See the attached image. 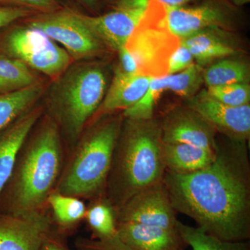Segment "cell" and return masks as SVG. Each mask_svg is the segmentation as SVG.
<instances>
[{
    "label": "cell",
    "instance_id": "obj_1",
    "mask_svg": "<svg viewBox=\"0 0 250 250\" xmlns=\"http://www.w3.org/2000/svg\"><path fill=\"white\" fill-rule=\"evenodd\" d=\"M217 139L213 162L193 173L166 171L174 210L197 228L227 241L250 238V164L246 141Z\"/></svg>",
    "mask_w": 250,
    "mask_h": 250
},
{
    "label": "cell",
    "instance_id": "obj_2",
    "mask_svg": "<svg viewBox=\"0 0 250 250\" xmlns=\"http://www.w3.org/2000/svg\"><path fill=\"white\" fill-rule=\"evenodd\" d=\"M62 161L58 125L46 122L20 150L0 195V213L20 215L43 208L60 178Z\"/></svg>",
    "mask_w": 250,
    "mask_h": 250
},
{
    "label": "cell",
    "instance_id": "obj_3",
    "mask_svg": "<svg viewBox=\"0 0 250 250\" xmlns=\"http://www.w3.org/2000/svg\"><path fill=\"white\" fill-rule=\"evenodd\" d=\"M159 123L126 118L113 152L105 193L115 210L136 194L164 180Z\"/></svg>",
    "mask_w": 250,
    "mask_h": 250
},
{
    "label": "cell",
    "instance_id": "obj_4",
    "mask_svg": "<svg viewBox=\"0 0 250 250\" xmlns=\"http://www.w3.org/2000/svg\"><path fill=\"white\" fill-rule=\"evenodd\" d=\"M122 123L121 118L105 120L83 136L55 190L77 198L96 197L104 191Z\"/></svg>",
    "mask_w": 250,
    "mask_h": 250
},
{
    "label": "cell",
    "instance_id": "obj_5",
    "mask_svg": "<svg viewBox=\"0 0 250 250\" xmlns=\"http://www.w3.org/2000/svg\"><path fill=\"white\" fill-rule=\"evenodd\" d=\"M58 78L51 91L50 109L67 141L75 143L103 103L106 75L98 65L80 64L68 67Z\"/></svg>",
    "mask_w": 250,
    "mask_h": 250
},
{
    "label": "cell",
    "instance_id": "obj_6",
    "mask_svg": "<svg viewBox=\"0 0 250 250\" xmlns=\"http://www.w3.org/2000/svg\"><path fill=\"white\" fill-rule=\"evenodd\" d=\"M165 14L164 4L156 0L149 1L144 17L125 45L136 59L139 75H167L169 59L181 39L169 30Z\"/></svg>",
    "mask_w": 250,
    "mask_h": 250
},
{
    "label": "cell",
    "instance_id": "obj_7",
    "mask_svg": "<svg viewBox=\"0 0 250 250\" xmlns=\"http://www.w3.org/2000/svg\"><path fill=\"white\" fill-rule=\"evenodd\" d=\"M0 54L55 78L66 71L71 62V57L65 49L31 25L11 24L0 31Z\"/></svg>",
    "mask_w": 250,
    "mask_h": 250
},
{
    "label": "cell",
    "instance_id": "obj_8",
    "mask_svg": "<svg viewBox=\"0 0 250 250\" xmlns=\"http://www.w3.org/2000/svg\"><path fill=\"white\" fill-rule=\"evenodd\" d=\"M29 25L63 46L72 58H91L101 49L102 42L72 11L46 13L34 18Z\"/></svg>",
    "mask_w": 250,
    "mask_h": 250
},
{
    "label": "cell",
    "instance_id": "obj_9",
    "mask_svg": "<svg viewBox=\"0 0 250 250\" xmlns=\"http://www.w3.org/2000/svg\"><path fill=\"white\" fill-rule=\"evenodd\" d=\"M165 7L167 27L180 39L207 28L228 29L234 17L232 4L227 0H203L192 6Z\"/></svg>",
    "mask_w": 250,
    "mask_h": 250
},
{
    "label": "cell",
    "instance_id": "obj_10",
    "mask_svg": "<svg viewBox=\"0 0 250 250\" xmlns=\"http://www.w3.org/2000/svg\"><path fill=\"white\" fill-rule=\"evenodd\" d=\"M175 212L163 180L136 194L116 210V222L177 229Z\"/></svg>",
    "mask_w": 250,
    "mask_h": 250
},
{
    "label": "cell",
    "instance_id": "obj_11",
    "mask_svg": "<svg viewBox=\"0 0 250 250\" xmlns=\"http://www.w3.org/2000/svg\"><path fill=\"white\" fill-rule=\"evenodd\" d=\"M54 220L45 209L24 214L0 213V250H41Z\"/></svg>",
    "mask_w": 250,
    "mask_h": 250
},
{
    "label": "cell",
    "instance_id": "obj_12",
    "mask_svg": "<svg viewBox=\"0 0 250 250\" xmlns=\"http://www.w3.org/2000/svg\"><path fill=\"white\" fill-rule=\"evenodd\" d=\"M187 106L198 113L225 137L248 141L250 136V105L231 106L211 98L207 90L187 99Z\"/></svg>",
    "mask_w": 250,
    "mask_h": 250
},
{
    "label": "cell",
    "instance_id": "obj_13",
    "mask_svg": "<svg viewBox=\"0 0 250 250\" xmlns=\"http://www.w3.org/2000/svg\"><path fill=\"white\" fill-rule=\"evenodd\" d=\"M160 125L164 143H187L215 150L216 131L188 106H176L167 113Z\"/></svg>",
    "mask_w": 250,
    "mask_h": 250
},
{
    "label": "cell",
    "instance_id": "obj_14",
    "mask_svg": "<svg viewBox=\"0 0 250 250\" xmlns=\"http://www.w3.org/2000/svg\"><path fill=\"white\" fill-rule=\"evenodd\" d=\"M147 9L116 8L99 16L77 14V17L102 43L118 50L126 45Z\"/></svg>",
    "mask_w": 250,
    "mask_h": 250
},
{
    "label": "cell",
    "instance_id": "obj_15",
    "mask_svg": "<svg viewBox=\"0 0 250 250\" xmlns=\"http://www.w3.org/2000/svg\"><path fill=\"white\" fill-rule=\"evenodd\" d=\"M40 116V109L29 108L0 131V195L11 177L20 150Z\"/></svg>",
    "mask_w": 250,
    "mask_h": 250
},
{
    "label": "cell",
    "instance_id": "obj_16",
    "mask_svg": "<svg viewBox=\"0 0 250 250\" xmlns=\"http://www.w3.org/2000/svg\"><path fill=\"white\" fill-rule=\"evenodd\" d=\"M118 236L133 250H184L177 229L135 223H117Z\"/></svg>",
    "mask_w": 250,
    "mask_h": 250
},
{
    "label": "cell",
    "instance_id": "obj_17",
    "mask_svg": "<svg viewBox=\"0 0 250 250\" xmlns=\"http://www.w3.org/2000/svg\"><path fill=\"white\" fill-rule=\"evenodd\" d=\"M226 29L210 27L183 38L181 43L188 49L197 64L202 66L236 53V45Z\"/></svg>",
    "mask_w": 250,
    "mask_h": 250
},
{
    "label": "cell",
    "instance_id": "obj_18",
    "mask_svg": "<svg viewBox=\"0 0 250 250\" xmlns=\"http://www.w3.org/2000/svg\"><path fill=\"white\" fill-rule=\"evenodd\" d=\"M152 77L125 73L118 67L107 93L100 105L103 113L132 107L148 89Z\"/></svg>",
    "mask_w": 250,
    "mask_h": 250
},
{
    "label": "cell",
    "instance_id": "obj_19",
    "mask_svg": "<svg viewBox=\"0 0 250 250\" xmlns=\"http://www.w3.org/2000/svg\"><path fill=\"white\" fill-rule=\"evenodd\" d=\"M215 150L187 144L164 143L162 158L166 171L175 174L193 173L213 162Z\"/></svg>",
    "mask_w": 250,
    "mask_h": 250
},
{
    "label": "cell",
    "instance_id": "obj_20",
    "mask_svg": "<svg viewBox=\"0 0 250 250\" xmlns=\"http://www.w3.org/2000/svg\"><path fill=\"white\" fill-rule=\"evenodd\" d=\"M204 83L207 87L249 83L250 67L246 62L236 59H222L204 70Z\"/></svg>",
    "mask_w": 250,
    "mask_h": 250
},
{
    "label": "cell",
    "instance_id": "obj_21",
    "mask_svg": "<svg viewBox=\"0 0 250 250\" xmlns=\"http://www.w3.org/2000/svg\"><path fill=\"white\" fill-rule=\"evenodd\" d=\"M40 84L12 93L0 94V131L31 108L42 93Z\"/></svg>",
    "mask_w": 250,
    "mask_h": 250
},
{
    "label": "cell",
    "instance_id": "obj_22",
    "mask_svg": "<svg viewBox=\"0 0 250 250\" xmlns=\"http://www.w3.org/2000/svg\"><path fill=\"white\" fill-rule=\"evenodd\" d=\"M176 228L186 246L190 247L191 250H250L249 241H223L197 227L189 226L179 220Z\"/></svg>",
    "mask_w": 250,
    "mask_h": 250
},
{
    "label": "cell",
    "instance_id": "obj_23",
    "mask_svg": "<svg viewBox=\"0 0 250 250\" xmlns=\"http://www.w3.org/2000/svg\"><path fill=\"white\" fill-rule=\"evenodd\" d=\"M47 203L52 210L53 220L62 230L72 228L85 218L86 207L77 197L53 190L49 195Z\"/></svg>",
    "mask_w": 250,
    "mask_h": 250
},
{
    "label": "cell",
    "instance_id": "obj_24",
    "mask_svg": "<svg viewBox=\"0 0 250 250\" xmlns=\"http://www.w3.org/2000/svg\"><path fill=\"white\" fill-rule=\"evenodd\" d=\"M29 67L16 59L0 54V94L12 93L36 84Z\"/></svg>",
    "mask_w": 250,
    "mask_h": 250
},
{
    "label": "cell",
    "instance_id": "obj_25",
    "mask_svg": "<svg viewBox=\"0 0 250 250\" xmlns=\"http://www.w3.org/2000/svg\"><path fill=\"white\" fill-rule=\"evenodd\" d=\"M85 218L93 231V238L107 239L118 235L116 210L106 199L87 208Z\"/></svg>",
    "mask_w": 250,
    "mask_h": 250
},
{
    "label": "cell",
    "instance_id": "obj_26",
    "mask_svg": "<svg viewBox=\"0 0 250 250\" xmlns=\"http://www.w3.org/2000/svg\"><path fill=\"white\" fill-rule=\"evenodd\" d=\"M168 75L152 77L149 87L144 96L132 107L125 110V118L136 121H149L153 119L154 108L158 100L164 91L167 90Z\"/></svg>",
    "mask_w": 250,
    "mask_h": 250
},
{
    "label": "cell",
    "instance_id": "obj_27",
    "mask_svg": "<svg viewBox=\"0 0 250 250\" xmlns=\"http://www.w3.org/2000/svg\"><path fill=\"white\" fill-rule=\"evenodd\" d=\"M204 70L198 64L193 63L183 71L168 75L167 90L179 96L189 99L198 93L204 83Z\"/></svg>",
    "mask_w": 250,
    "mask_h": 250
},
{
    "label": "cell",
    "instance_id": "obj_28",
    "mask_svg": "<svg viewBox=\"0 0 250 250\" xmlns=\"http://www.w3.org/2000/svg\"><path fill=\"white\" fill-rule=\"evenodd\" d=\"M207 91L211 98L228 106H242L250 104L249 83H233L208 87Z\"/></svg>",
    "mask_w": 250,
    "mask_h": 250
},
{
    "label": "cell",
    "instance_id": "obj_29",
    "mask_svg": "<svg viewBox=\"0 0 250 250\" xmlns=\"http://www.w3.org/2000/svg\"><path fill=\"white\" fill-rule=\"evenodd\" d=\"M75 250H133L120 239L118 235L107 239L80 237L75 243Z\"/></svg>",
    "mask_w": 250,
    "mask_h": 250
},
{
    "label": "cell",
    "instance_id": "obj_30",
    "mask_svg": "<svg viewBox=\"0 0 250 250\" xmlns=\"http://www.w3.org/2000/svg\"><path fill=\"white\" fill-rule=\"evenodd\" d=\"M194 63V58L186 46L180 45L170 56L167 65V75L178 73Z\"/></svg>",
    "mask_w": 250,
    "mask_h": 250
},
{
    "label": "cell",
    "instance_id": "obj_31",
    "mask_svg": "<svg viewBox=\"0 0 250 250\" xmlns=\"http://www.w3.org/2000/svg\"><path fill=\"white\" fill-rule=\"evenodd\" d=\"M31 14L32 11L27 8L0 5V31Z\"/></svg>",
    "mask_w": 250,
    "mask_h": 250
},
{
    "label": "cell",
    "instance_id": "obj_32",
    "mask_svg": "<svg viewBox=\"0 0 250 250\" xmlns=\"http://www.w3.org/2000/svg\"><path fill=\"white\" fill-rule=\"evenodd\" d=\"M3 6H19L51 12L57 7L56 0H0Z\"/></svg>",
    "mask_w": 250,
    "mask_h": 250
},
{
    "label": "cell",
    "instance_id": "obj_33",
    "mask_svg": "<svg viewBox=\"0 0 250 250\" xmlns=\"http://www.w3.org/2000/svg\"><path fill=\"white\" fill-rule=\"evenodd\" d=\"M121 65L119 68L125 73L139 74L137 62L133 54L126 46H123L118 49Z\"/></svg>",
    "mask_w": 250,
    "mask_h": 250
},
{
    "label": "cell",
    "instance_id": "obj_34",
    "mask_svg": "<svg viewBox=\"0 0 250 250\" xmlns=\"http://www.w3.org/2000/svg\"><path fill=\"white\" fill-rule=\"evenodd\" d=\"M41 250H70L62 241V237L52 231L46 238Z\"/></svg>",
    "mask_w": 250,
    "mask_h": 250
},
{
    "label": "cell",
    "instance_id": "obj_35",
    "mask_svg": "<svg viewBox=\"0 0 250 250\" xmlns=\"http://www.w3.org/2000/svg\"><path fill=\"white\" fill-rule=\"evenodd\" d=\"M149 2L152 0H146ZM159 1L161 4L167 7H177V6H185V5L190 4V3L194 2L197 0H156Z\"/></svg>",
    "mask_w": 250,
    "mask_h": 250
},
{
    "label": "cell",
    "instance_id": "obj_36",
    "mask_svg": "<svg viewBox=\"0 0 250 250\" xmlns=\"http://www.w3.org/2000/svg\"><path fill=\"white\" fill-rule=\"evenodd\" d=\"M230 4L236 6H243L250 3V0H227Z\"/></svg>",
    "mask_w": 250,
    "mask_h": 250
},
{
    "label": "cell",
    "instance_id": "obj_37",
    "mask_svg": "<svg viewBox=\"0 0 250 250\" xmlns=\"http://www.w3.org/2000/svg\"><path fill=\"white\" fill-rule=\"evenodd\" d=\"M83 3V4L88 5L90 7H93L98 2V0H80Z\"/></svg>",
    "mask_w": 250,
    "mask_h": 250
},
{
    "label": "cell",
    "instance_id": "obj_38",
    "mask_svg": "<svg viewBox=\"0 0 250 250\" xmlns=\"http://www.w3.org/2000/svg\"><path fill=\"white\" fill-rule=\"evenodd\" d=\"M118 1H119V0H117V2H118ZM117 2H116V3H117Z\"/></svg>",
    "mask_w": 250,
    "mask_h": 250
}]
</instances>
